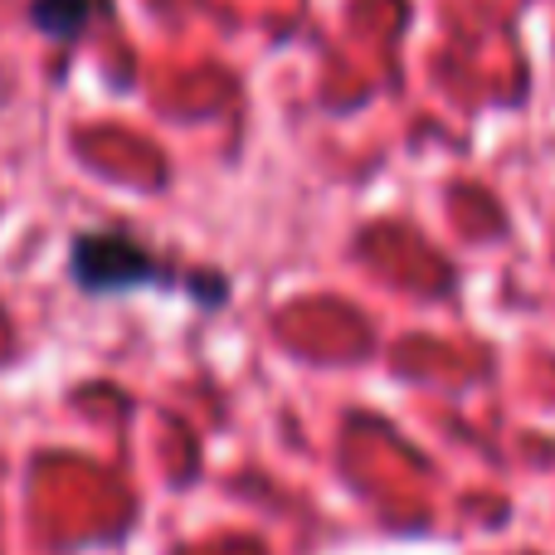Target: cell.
I'll return each instance as SVG.
<instances>
[{
	"mask_svg": "<svg viewBox=\"0 0 555 555\" xmlns=\"http://www.w3.org/2000/svg\"><path fill=\"white\" fill-rule=\"evenodd\" d=\"M103 15H113V0H35V5H29L35 29L59 39V44H74V39Z\"/></svg>",
	"mask_w": 555,
	"mask_h": 555,
	"instance_id": "obj_2",
	"label": "cell"
},
{
	"mask_svg": "<svg viewBox=\"0 0 555 555\" xmlns=\"http://www.w3.org/2000/svg\"><path fill=\"white\" fill-rule=\"evenodd\" d=\"M68 278L83 287L88 297H107V293H132V287H166V283H191L201 287L205 302H220L224 283L220 278H176L146 249L142 240H132L127 230H88L68 244Z\"/></svg>",
	"mask_w": 555,
	"mask_h": 555,
	"instance_id": "obj_1",
	"label": "cell"
}]
</instances>
